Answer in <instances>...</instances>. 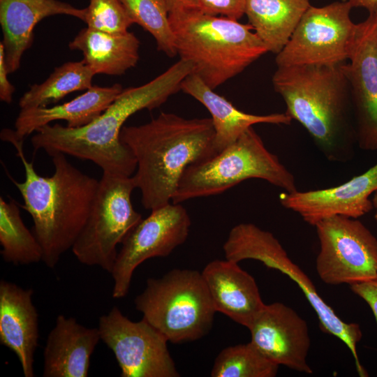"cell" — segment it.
<instances>
[{"label": "cell", "instance_id": "1", "mask_svg": "<svg viewBox=\"0 0 377 377\" xmlns=\"http://www.w3.org/2000/svg\"><path fill=\"white\" fill-rule=\"evenodd\" d=\"M193 71L191 62L180 59L151 81L124 89L100 116L84 126L55 124L40 128L31 138L34 151L42 149L50 156L61 152L91 161L103 172L132 176L136 161L120 139L124 123L138 111L163 104L181 90L183 80Z\"/></svg>", "mask_w": 377, "mask_h": 377}, {"label": "cell", "instance_id": "2", "mask_svg": "<svg viewBox=\"0 0 377 377\" xmlns=\"http://www.w3.org/2000/svg\"><path fill=\"white\" fill-rule=\"evenodd\" d=\"M0 138L13 145L22 161L24 182H17L8 174V177L23 198L21 207L33 219V232L43 250L42 262L53 269L61 256L72 249L84 228L99 180L83 173L61 152L51 156L53 175L40 176L24 155V140L15 138L9 128H3Z\"/></svg>", "mask_w": 377, "mask_h": 377}, {"label": "cell", "instance_id": "3", "mask_svg": "<svg viewBox=\"0 0 377 377\" xmlns=\"http://www.w3.org/2000/svg\"><path fill=\"white\" fill-rule=\"evenodd\" d=\"M120 139L135 158L133 178L142 206L150 210L172 202L188 165L216 154L211 118L161 112L148 123L124 126Z\"/></svg>", "mask_w": 377, "mask_h": 377}, {"label": "cell", "instance_id": "4", "mask_svg": "<svg viewBox=\"0 0 377 377\" xmlns=\"http://www.w3.org/2000/svg\"><path fill=\"white\" fill-rule=\"evenodd\" d=\"M272 84L286 103V114L307 131L329 161L353 158L357 138L343 64L277 66Z\"/></svg>", "mask_w": 377, "mask_h": 377}, {"label": "cell", "instance_id": "5", "mask_svg": "<svg viewBox=\"0 0 377 377\" xmlns=\"http://www.w3.org/2000/svg\"><path fill=\"white\" fill-rule=\"evenodd\" d=\"M177 54L212 89L268 52L253 27L197 9L169 13Z\"/></svg>", "mask_w": 377, "mask_h": 377}, {"label": "cell", "instance_id": "6", "mask_svg": "<svg viewBox=\"0 0 377 377\" xmlns=\"http://www.w3.org/2000/svg\"><path fill=\"white\" fill-rule=\"evenodd\" d=\"M252 178L267 181L287 193L297 190L293 175L266 148L253 126L220 152L188 165L172 202L218 195Z\"/></svg>", "mask_w": 377, "mask_h": 377}, {"label": "cell", "instance_id": "7", "mask_svg": "<svg viewBox=\"0 0 377 377\" xmlns=\"http://www.w3.org/2000/svg\"><path fill=\"white\" fill-rule=\"evenodd\" d=\"M134 304L142 318L174 343L205 336L216 312L202 272L188 269L147 279Z\"/></svg>", "mask_w": 377, "mask_h": 377}, {"label": "cell", "instance_id": "8", "mask_svg": "<svg viewBox=\"0 0 377 377\" xmlns=\"http://www.w3.org/2000/svg\"><path fill=\"white\" fill-rule=\"evenodd\" d=\"M226 259L239 263L246 259L258 260L266 267L276 269L291 279L304 293L316 311L323 332L332 334L351 351L357 374L368 376L361 364L357 352V344L362 333L357 323L342 320L318 295L309 276L288 256L274 235L251 223H241L230 231L223 244Z\"/></svg>", "mask_w": 377, "mask_h": 377}, {"label": "cell", "instance_id": "9", "mask_svg": "<svg viewBox=\"0 0 377 377\" xmlns=\"http://www.w3.org/2000/svg\"><path fill=\"white\" fill-rule=\"evenodd\" d=\"M135 188L133 175L103 172L87 220L71 249L80 263L111 273L117 245L142 219L132 204Z\"/></svg>", "mask_w": 377, "mask_h": 377}, {"label": "cell", "instance_id": "10", "mask_svg": "<svg viewBox=\"0 0 377 377\" xmlns=\"http://www.w3.org/2000/svg\"><path fill=\"white\" fill-rule=\"evenodd\" d=\"M352 8L348 1L323 7L311 6L276 54V66L344 64L349 59L357 30V24L350 17Z\"/></svg>", "mask_w": 377, "mask_h": 377}, {"label": "cell", "instance_id": "11", "mask_svg": "<svg viewBox=\"0 0 377 377\" xmlns=\"http://www.w3.org/2000/svg\"><path fill=\"white\" fill-rule=\"evenodd\" d=\"M320 242L318 276L332 286L377 278V239L357 219L333 216L315 226Z\"/></svg>", "mask_w": 377, "mask_h": 377}, {"label": "cell", "instance_id": "12", "mask_svg": "<svg viewBox=\"0 0 377 377\" xmlns=\"http://www.w3.org/2000/svg\"><path fill=\"white\" fill-rule=\"evenodd\" d=\"M101 340L112 351L121 377H179L168 339L145 319L131 320L114 306L98 320Z\"/></svg>", "mask_w": 377, "mask_h": 377}, {"label": "cell", "instance_id": "13", "mask_svg": "<svg viewBox=\"0 0 377 377\" xmlns=\"http://www.w3.org/2000/svg\"><path fill=\"white\" fill-rule=\"evenodd\" d=\"M191 221L181 203L170 202L151 210L126 235L110 273L112 297L127 295L135 269L146 260L167 257L186 240Z\"/></svg>", "mask_w": 377, "mask_h": 377}, {"label": "cell", "instance_id": "14", "mask_svg": "<svg viewBox=\"0 0 377 377\" xmlns=\"http://www.w3.org/2000/svg\"><path fill=\"white\" fill-rule=\"evenodd\" d=\"M348 63V81L357 143L364 150H377V24L369 14L357 30Z\"/></svg>", "mask_w": 377, "mask_h": 377}, {"label": "cell", "instance_id": "15", "mask_svg": "<svg viewBox=\"0 0 377 377\" xmlns=\"http://www.w3.org/2000/svg\"><path fill=\"white\" fill-rule=\"evenodd\" d=\"M251 342L270 361L307 374L311 345L306 322L291 307L279 302L265 304L248 327Z\"/></svg>", "mask_w": 377, "mask_h": 377}, {"label": "cell", "instance_id": "16", "mask_svg": "<svg viewBox=\"0 0 377 377\" xmlns=\"http://www.w3.org/2000/svg\"><path fill=\"white\" fill-rule=\"evenodd\" d=\"M377 190V163L364 173L337 186L282 193L281 205L299 214L307 223L315 226L333 216L357 219L371 212L369 196Z\"/></svg>", "mask_w": 377, "mask_h": 377}, {"label": "cell", "instance_id": "17", "mask_svg": "<svg viewBox=\"0 0 377 377\" xmlns=\"http://www.w3.org/2000/svg\"><path fill=\"white\" fill-rule=\"evenodd\" d=\"M34 290L0 281V343L17 357L25 377H33L34 353L38 345V314Z\"/></svg>", "mask_w": 377, "mask_h": 377}, {"label": "cell", "instance_id": "18", "mask_svg": "<svg viewBox=\"0 0 377 377\" xmlns=\"http://www.w3.org/2000/svg\"><path fill=\"white\" fill-rule=\"evenodd\" d=\"M202 275L216 311L248 328L265 305L255 279L227 259L209 262Z\"/></svg>", "mask_w": 377, "mask_h": 377}, {"label": "cell", "instance_id": "19", "mask_svg": "<svg viewBox=\"0 0 377 377\" xmlns=\"http://www.w3.org/2000/svg\"><path fill=\"white\" fill-rule=\"evenodd\" d=\"M66 15L84 22L86 8H77L58 0H0V24L9 73L21 64L24 52L32 45L34 30L44 18Z\"/></svg>", "mask_w": 377, "mask_h": 377}, {"label": "cell", "instance_id": "20", "mask_svg": "<svg viewBox=\"0 0 377 377\" xmlns=\"http://www.w3.org/2000/svg\"><path fill=\"white\" fill-rule=\"evenodd\" d=\"M101 340L98 327L59 315L43 350V377H87L90 359Z\"/></svg>", "mask_w": 377, "mask_h": 377}, {"label": "cell", "instance_id": "21", "mask_svg": "<svg viewBox=\"0 0 377 377\" xmlns=\"http://www.w3.org/2000/svg\"><path fill=\"white\" fill-rule=\"evenodd\" d=\"M123 89L120 84L92 85L82 94L63 104L20 109L13 133L17 139L24 140L40 128L57 120L66 121L70 128L84 126L100 116Z\"/></svg>", "mask_w": 377, "mask_h": 377}, {"label": "cell", "instance_id": "22", "mask_svg": "<svg viewBox=\"0 0 377 377\" xmlns=\"http://www.w3.org/2000/svg\"><path fill=\"white\" fill-rule=\"evenodd\" d=\"M181 90L202 103L210 113L214 128V148L216 153L235 142L255 124L288 125L293 120L286 113L258 115L241 111L193 73L183 80Z\"/></svg>", "mask_w": 377, "mask_h": 377}, {"label": "cell", "instance_id": "23", "mask_svg": "<svg viewBox=\"0 0 377 377\" xmlns=\"http://www.w3.org/2000/svg\"><path fill=\"white\" fill-rule=\"evenodd\" d=\"M140 45L139 39L128 31L110 34L87 27L78 32L68 47L82 52L83 60L95 75L119 76L136 66Z\"/></svg>", "mask_w": 377, "mask_h": 377}, {"label": "cell", "instance_id": "24", "mask_svg": "<svg viewBox=\"0 0 377 377\" xmlns=\"http://www.w3.org/2000/svg\"><path fill=\"white\" fill-rule=\"evenodd\" d=\"M310 6L309 0H248L245 15L268 52L276 54Z\"/></svg>", "mask_w": 377, "mask_h": 377}, {"label": "cell", "instance_id": "25", "mask_svg": "<svg viewBox=\"0 0 377 377\" xmlns=\"http://www.w3.org/2000/svg\"><path fill=\"white\" fill-rule=\"evenodd\" d=\"M94 75L84 60L64 63L43 82L31 85L20 98L19 107L28 109L54 104L69 94L89 89Z\"/></svg>", "mask_w": 377, "mask_h": 377}, {"label": "cell", "instance_id": "26", "mask_svg": "<svg viewBox=\"0 0 377 377\" xmlns=\"http://www.w3.org/2000/svg\"><path fill=\"white\" fill-rule=\"evenodd\" d=\"M1 255L7 263L24 265L43 261V250L21 217L17 202L0 197Z\"/></svg>", "mask_w": 377, "mask_h": 377}, {"label": "cell", "instance_id": "27", "mask_svg": "<svg viewBox=\"0 0 377 377\" xmlns=\"http://www.w3.org/2000/svg\"><path fill=\"white\" fill-rule=\"evenodd\" d=\"M279 365L267 359L251 341L223 349L215 358L212 377H274Z\"/></svg>", "mask_w": 377, "mask_h": 377}, {"label": "cell", "instance_id": "28", "mask_svg": "<svg viewBox=\"0 0 377 377\" xmlns=\"http://www.w3.org/2000/svg\"><path fill=\"white\" fill-rule=\"evenodd\" d=\"M133 22L155 39L157 49L168 57L177 54L165 0H120Z\"/></svg>", "mask_w": 377, "mask_h": 377}, {"label": "cell", "instance_id": "29", "mask_svg": "<svg viewBox=\"0 0 377 377\" xmlns=\"http://www.w3.org/2000/svg\"><path fill=\"white\" fill-rule=\"evenodd\" d=\"M84 22L91 29L110 34L126 32L133 24L120 0H90Z\"/></svg>", "mask_w": 377, "mask_h": 377}, {"label": "cell", "instance_id": "30", "mask_svg": "<svg viewBox=\"0 0 377 377\" xmlns=\"http://www.w3.org/2000/svg\"><path fill=\"white\" fill-rule=\"evenodd\" d=\"M248 0H198L197 10L211 15L223 16L234 20L245 15Z\"/></svg>", "mask_w": 377, "mask_h": 377}, {"label": "cell", "instance_id": "31", "mask_svg": "<svg viewBox=\"0 0 377 377\" xmlns=\"http://www.w3.org/2000/svg\"><path fill=\"white\" fill-rule=\"evenodd\" d=\"M350 286L351 290L369 306L377 323V278Z\"/></svg>", "mask_w": 377, "mask_h": 377}, {"label": "cell", "instance_id": "32", "mask_svg": "<svg viewBox=\"0 0 377 377\" xmlns=\"http://www.w3.org/2000/svg\"><path fill=\"white\" fill-rule=\"evenodd\" d=\"M8 70L6 62L5 50L3 43H0V100L10 104L15 88L8 80Z\"/></svg>", "mask_w": 377, "mask_h": 377}, {"label": "cell", "instance_id": "33", "mask_svg": "<svg viewBox=\"0 0 377 377\" xmlns=\"http://www.w3.org/2000/svg\"><path fill=\"white\" fill-rule=\"evenodd\" d=\"M169 13L198 8V0H165Z\"/></svg>", "mask_w": 377, "mask_h": 377}, {"label": "cell", "instance_id": "34", "mask_svg": "<svg viewBox=\"0 0 377 377\" xmlns=\"http://www.w3.org/2000/svg\"><path fill=\"white\" fill-rule=\"evenodd\" d=\"M348 1L353 8H364L370 13L377 2V0H348Z\"/></svg>", "mask_w": 377, "mask_h": 377}, {"label": "cell", "instance_id": "35", "mask_svg": "<svg viewBox=\"0 0 377 377\" xmlns=\"http://www.w3.org/2000/svg\"><path fill=\"white\" fill-rule=\"evenodd\" d=\"M374 196L371 200L373 204V208L375 209L374 218L377 221V190L373 193Z\"/></svg>", "mask_w": 377, "mask_h": 377}, {"label": "cell", "instance_id": "36", "mask_svg": "<svg viewBox=\"0 0 377 377\" xmlns=\"http://www.w3.org/2000/svg\"><path fill=\"white\" fill-rule=\"evenodd\" d=\"M369 14H371L373 16L377 24V2L376 3L375 6H374L372 10L369 13Z\"/></svg>", "mask_w": 377, "mask_h": 377}]
</instances>
